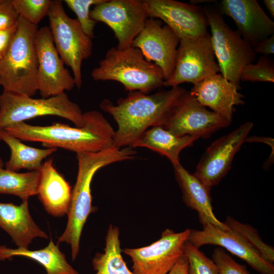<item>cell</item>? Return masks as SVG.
I'll return each instance as SVG.
<instances>
[{"label":"cell","mask_w":274,"mask_h":274,"mask_svg":"<svg viewBox=\"0 0 274 274\" xmlns=\"http://www.w3.org/2000/svg\"><path fill=\"white\" fill-rule=\"evenodd\" d=\"M39 170L37 195L45 210L54 217L67 215L72 191L70 185L54 167L52 159L44 162Z\"/></svg>","instance_id":"cell-21"},{"label":"cell","mask_w":274,"mask_h":274,"mask_svg":"<svg viewBox=\"0 0 274 274\" xmlns=\"http://www.w3.org/2000/svg\"><path fill=\"white\" fill-rule=\"evenodd\" d=\"M189 229L176 232L166 229L160 238L150 245L122 250L132 262L134 274H167L184 255L183 248L187 241Z\"/></svg>","instance_id":"cell-11"},{"label":"cell","mask_w":274,"mask_h":274,"mask_svg":"<svg viewBox=\"0 0 274 274\" xmlns=\"http://www.w3.org/2000/svg\"><path fill=\"white\" fill-rule=\"evenodd\" d=\"M215 58L209 32L180 39L174 71L163 86L172 88L184 83L194 85L220 73Z\"/></svg>","instance_id":"cell-9"},{"label":"cell","mask_w":274,"mask_h":274,"mask_svg":"<svg viewBox=\"0 0 274 274\" xmlns=\"http://www.w3.org/2000/svg\"><path fill=\"white\" fill-rule=\"evenodd\" d=\"M4 166V161L0 155V168H3Z\"/></svg>","instance_id":"cell-40"},{"label":"cell","mask_w":274,"mask_h":274,"mask_svg":"<svg viewBox=\"0 0 274 274\" xmlns=\"http://www.w3.org/2000/svg\"><path fill=\"white\" fill-rule=\"evenodd\" d=\"M175 176L182 193L185 205L197 212L200 223H210L220 229L229 230L213 212L211 188L206 186L193 174L190 173L180 163L173 165Z\"/></svg>","instance_id":"cell-20"},{"label":"cell","mask_w":274,"mask_h":274,"mask_svg":"<svg viewBox=\"0 0 274 274\" xmlns=\"http://www.w3.org/2000/svg\"><path fill=\"white\" fill-rule=\"evenodd\" d=\"M37 30V26L19 16L9 49L0 61V86L3 91L30 97L38 91L35 42Z\"/></svg>","instance_id":"cell-4"},{"label":"cell","mask_w":274,"mask_h":274,"mask_svg":"<svg viewBox=\"0 0 274 274\" xmlns=\"http://www.w3.org/2000/svg\"><path fill=\"white\" fill-rule=\"evenodd\" d=\"M263 3L272 17L274 16V1L264 0Z\"/></svg>","instance_id":"cell-39"},{"label":"cell","mask_w":274,"mask_h":274,"mask_svg":"<svg viewBox=\"0 0 274 274\" xmlns=\"http://www.w3.org/2000/svg\"><path fill=\"white\" fill-rule=\"evenodd\" d=\"M90 16L111 28L120 50L132 46L149 18L145 0H103L94 6Z\"/></svg>","instance_id":"cell-10"},{"label":"cell","mask_w":274,"mask_h":274,"mask_svg":"<svg viewBox=\"0 0 274 274\" xmlns=\"http://www.w3.org/2000/svg\"><path fill=\"white\" fill-rule=\"evenodd\" d=\"M198 139L192 135L177 136L161 126H155L147 129L132 148H147L165 156L173 165H175L180 163V152L191 146Z\"/></svg>","instance_id":"cell-23"},{"label":"cell","mask_w":274,"mask_h":274,"mask_svg":"<svg viewBox=\"0 0 274 274\" xmlns=\"http://www.w3.org/2000/svg\"><path fill=\"white\" fill-rule=\"evenodd\" d=\"M82 127L55 123L32 125L21 122L4 129L23 141L40 142L46 148H61L77 153L96 152L114 146L115 131L99 112L83 113Z\"/></svg>","instance_id":"cell-2"},{"label":"cell","mask_w":274,"mask_h":274,"mask_svg":"<svg viewBox=\"0 0 274 274\" xmlns=\"http://www.w3.org/2000/svg\"><path fill=\"white\" fill-rule=\"evenodd\" d=\"M212 259L217 266L218 274H250L245 265L236 262L221 247L214 249Z\"/></svg>","instance_id":"cell-33"},{"label":"cell","mask_w":274,"mask_h":274,"mask_svg":"<svg viewBox=\"0 0 274 274\" xmlns=\"http://www.w3.org/2000/svg\"><path fill=\"white\" fill-rule=\"evenodd\" d=\"M19 18L12 0H0V30L16 25Z\"/></svg>","instance_id":"cell-34"},{"label":"cell","mask_w":274,"mask_h":274,"mask_svg":"<svg viewBox=\"0 0 274 274\" xmlns=\"http://www.w3.org/2000/svg\"><path fill=\"white\" fill-rule=\"evenodd\" d=\"M242 81L274 82V65L267 56H261L256 64H247L241 74Z\"/></svg>","instance_id":"cell-31"},{"label":"cell","mask_w":274,"mask_h":274,"mask_svg":"<svg viewBox=\"0 0 274 274\" xmlns=\"http://www.w3.org/2000/svg\"><path fill=\"white\" fill-rule=\"evenodd\" d=\"M253 126L252 122H247L214 141L200 159L194 175L211 189L218 184L230 169L235 155Z\"/></svg>","instance_id":"cell-14"},{"label":"cell","mask_w":274,"mask_h":274,"mask_svg":"<svg viewBox=\"0 0 274 274\" xmlns=\"http://www.w3.org/2000/svg\"><path fill=\"white\" fill-rule=\"evenodd\" d=\"M188 262L183 255L167 274H188Z\"/></svg>","instance_id":"cell-37"},{"label":"cell","mask_w":274,"mask_h":274,"mask_svg":"<svg viewBox=\"0 0 274 274\" xmlns=\"http://www.w3.org/2000/svg\"><path fill=\"white\" fill-rule=\"evenodd\" d=\"M257 53H261L265 56L274 53V34L261 41L253 48Z\"/></svg>","instance_id":"cell-36"},{"label":"cell","mask_w":274,"mask_h":274,"mask_svg":"<svg viewBox=\"0 0 274 274\" xmlns=\"http://www.w3.org/2000/svg\"><path fill=\"white\" fill-rule=\"evenodd\" d=\"M179 43L169 27L160 20L149 17L132 47L139 49L147 60L157 65L166 81L174 71Z\"/></svg>","instance_id":"cell-15"},{"label":"cell","mask_w":274,"mask_h":274,"mask_svg":"<svg viewBox=\"0 0 274 274\" xmlns=\"http://www.w3.org/2000/svg\"><path fill=\"white\" fill-rule=\"evenodd\" d=\"M119 235V228L111 224L106 236L104 252L97 253L92 259L95 274H134L122 257Z\"/></svg>","instance_id":"cell-26"},{"label":"cell","mask_w":274,"mask_h":274,"mask_svg":"<svg viewBox=\"0 0 274 274\" xmlns=\"http://www.w3.org/2000/svg\"><path fill=\"white\" fill-rule=\"evenodd\" d=\"M186 91L179 86L151 94L131 91L126 97L119 99L116 105L104 99L100 104V109L111 115L118 125L114 146L132 148L147 129L162 126Z\"/></svg>","instance_id":"cell-1"},{"label":"cell","mask_w":274,"mask_h":274,"mask_svg":"<svg viewBox=\"0 0 274 274\" xmlns=\"http://www.w3.org/2000/svg\"><path fill=\"white\" fill-rule=\"evenodd\" d=\"M183 250L188 262V274H218L217 266L213 259L188 241L184 243Z\"/></svg>","instance_id":"cell-29"},{"label":"cell","mask_w":274,"mask_h":274,"mask_svg":"<svg viewBox=\"0 0 274 274\" xmlns=\"http://www.w3.org/2000/svg\"><path fill=\"white\" fill-rule=\"evenodd\" d=\"M136 154L133 148H118L114 146L96 152L77 154L78 173L72 191L68 220L64 231L58 238L57 242L70 245L73 261L79 253L81 236L86 220L89 215L96 210V208L92 205L91 189L94 175L99 169L109 164L131 159Z\"/></svg>","instance_id":"cell-3"},{"label":"cell","mask_w":274,"mask_h":274,"mask_svg":"<svg viewBox=\"0 0 274 274\" xmlns=\"http://www.w3.org/2000/svg\"><path fill=\"white\" fill-rule=\"evenodd\" d=\"M47 16L55 46L64 63L71 67L79 89L82 85V63L92 54V39L83 31L77 18L66 14L62 1H52Z\"/></svg>","instance_id":"cell-8"},{"label":"cell","mask_w":274,"mask_h":274,"mask_svg":"<svg viewBox=\"0 0 274 274\" xmlns=\"http://www.w3.org/2000/svg\"><path fill=\"white\" fill-rule=\"evenodd\" d=\"M47 115L66 119L77 127H82L85 123L80 107L65 93L41 98L5 91L0 94V129Z\"/></svg>","instance_id":"cell-6"},{"label":"cell","mask_w":274,"mask_h":274,"mask_svg":"<svg viewBox=\"0 0 274 274\" xmlns=\"http://www.w3.org/2000/svg\"><path fill=\"white\" fill-rule=\"evenodd\" d=\"M91 76L95 81L118 82L129 92L146 94L163 86L165 81L161 70L132 46L123 50L110 48Z\"/></svg>","instance_id":"cell-5"},{"label":"cell","mask_w":274,"mask_h":274,"mask_svg":"<svg viewBox=\"0 0 274 274\" xmlns=\"http://www.w3.org/2000/svg\"><path fill=\"white\" fill-rule=\"evenodd\" d=\"M15 256L24 257L37 261L45 268L47 274H80L67 262L65 255L52 238L46 247L40 250L0 246L1 260L10 259Z\"/></svg>","instance_id":"cell-24"},{"label":"cell","mask_w":274,"mask_h":274,"mask_svg":"<svg viewBox=\"0 0 274 274\" xmlns=\"http://www.w3.org/2000/svg\"><path fill=\"white\" fill-rule=\"evenodd\" d=\"M0 141L5 142L11 151L10 157L5 164V167L15 172L21 169L39 170L42 165L43 160L57 151L56 148L41 149L26 145L4 129H0Z\"/></svg>","instance_id":"cell-25"},{"label":"cell","mask_w":274,"mask_h":274,"mask_svg":"<svg viewBox=\"0 0 274 274\" xmlns=\"http://www.w3.org/2000/svg\"><path fill=\"white\" fill-rule=\"evenodd\" d=\"M230 229L241 235L266 261L274 262L273 248L265 243L257 230L249 224L241 223L228 216L224 222Z\"/></svg>","instance_id":"cell-28"},{"label":"cell","mask_w":274,"mask_h":274,"mask_svg":"<svg viewBox=\"0 0 274 274\" xmlns=\"http://www.w3.org/2000/svg\"><path fill=\"white\" fill-rule=\"evenodd\" d=\"M40 180L39 170L19 173L0 168V194L19 197L26 201L37 191Z\"/></svg>","instance_id":"cell-27"},{"label":"cell","mask_w":274,"mask_h":274,"mask_svg":"<svg viewBox=\"0 0 274 274\" xmlns=\"http://www.w3.org/2000/svg\"><path fill=\"white\" fill-rule=\"evenodd\" d=\"M231 123L207 110L186 91L168 113L162 126L174 134L207 139Z\"/></svg>","instance_id":"cell-12"},{"label":"cell","mask_w":274,"mask_h":274,"mask_svg":"<svg viewBox=\"0 0 274 274\" xmlns=\"http://www.w3.org/2000/svg\"><path fill=\"white\" fill-rule=\"evenodd\" d=\"M245 142H250V143H262L266 144L269 145L272 151H273L274 145H273V139L270 137H259V136H250L247 138L246 139Z\"/></svg>","instance_id":"cell-38"},{"label":"cell","mask_w":274,"mask_h":274,"mask_svg":"<svg viewBox=\"0 0 274 274\" xmlns=\"http://www.w3.org/2000/svg\"><path fill=\"white\" fill-rule=\"evenodd\" d=\"M50 0H12L13 4L20 17L30 23L37 24L47 16Z\"/></svg>","instance_id":"cell-30"},{"label":"cell","mask_w":274,"mask_h":274,"mask_svg":"<svg viewBox=\"0 0 274 274\" xmlns=\"http://www.w3.org/2000/svg\"><path fill=\"white\" fill-rule=\"evenodd\" d=\"M149 16L164 22L179 40L208 32L203 10L195 5L174 0H145Z\"/></svg>","instance_id":"cell-16"},{"label":"cell","mask_w":274,"mask_h":274,"mask_svg":"<svg viewBox=\"0 0 274 274\" xmlns=\"http://www.w3.org/2000/svg\"><path fill=\"white\" fill-rule=\"evenodd\" d=\"M187 241L199 248L206 245L218 246L247 262L261 274H274V266L264 260L238 233L223 230L210 223L201 230L190 229Z\"/></svg>","instance_id":"cell-17"},{"label":"cell","mask_w":274,"mask_h":274,"mask_svg":"<svg viewBox=\"0 0 274 274\" xmlns=\"http://www.w3.org/2000/svg\"><path fill=\"white\" fill-rule=\"evenodd\" d=\"M220 12L230 17L237 31L253 48L274 34V22L256 0H223Z\"/></svg>","instance_id":"cell-18"},{"label":"cell","mask_w":274,"mask_h":274,"mask_svg":"<svg viewBox=\"0 0 274 274\" xmlns=\"http://www.w3.org/2000/svg\"><path fill=\"white\" fill-rule=\"evenodd\" d=\"M0 227L18 248L28 249L34 238L48 237L31 217L28 200L22 201L20 205L0 202Z\"/></svg>","instance_id":"cell-22"},{"label":"cell","mask_w":274,"mask_h":274,"mask_svg":"<svg viewBox=\"0 0 274 274\" xmlns=\"http://www.w3.org/2000/svg\"><path fill=\"white\" fill-rule=\"evenodd\" d=\"M17 25L0 30V61L7 53L17 29Z\"/></svg>","instance_id":"cell-35"},{"label":"cell","mask_w":274,"mask_h":274,"mask_svg":"<svg viewBox=\"0 0 274 274\" xmlns=\"http://www.w3.org/2000/svg\"><path fill=\"white\" fill-rule=\"evenodd\" d=\"M35 42L38 58V90L42 98L72 90L76 86L74 77L64 66L49 26L38 29Z\"/></svg>","instance_id":"cell-13"},{"label":"cell","mask_w":274,"mask_h":274,"mask_svg":"<svg viewBox=\"0 0 274 274\" xmlns=\"http://www.w3.org/2000/svg\"><path fill=\"white\" fill-rule=\"evenodd\" d=\"M203 10L211 29L220 72L239 89L242 72L247 64L253 63L256 53L253 47L226 23L221 12L212 8Z\"/></svg>","instance_id":"cell-7"},{"label":"cell","mask_w":274,"mask_h":274,"mask_svg":"<svg viewBox=\"0 0 274 274\" xmlns=\"http://www.w3.org/2000/svg\"><path fill=\"white\" fill-rule=\"evenodd\" d=\"M238 89L219 73L194 85L190 92L200 105L209 107L231 123L234 106L245 104L244 95L238 92Z\"/></svg>","instance_id":"cell-19"},{"label":"cell","mask_w":274,"mask_h":274,"mask_svg":"<svg viewBox=\"0 0 274 274\" xmlns=\"http://www.w3.org/2000/svg\"><path fill=\"white\" fill-rule=\"evenodd\" d=\"M103 0H65L63 2L76 14L83 31L91 39L94 37V29L97 23L90 16V8Z\"/></svg>","instance_id":"cell-32"}]
</instances>
